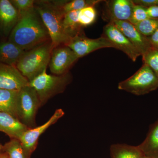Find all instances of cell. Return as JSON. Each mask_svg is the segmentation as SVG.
<instances>
[{"label":"cell","mask_w":158,"mask_h":158,"mask_svg":"<svg viewBox=\"0 0 158 158\" xmlns=\"http://www.w3.org/2000/svg\"><path fill=\"white\" fill-rule=\"evenodd\" d=\"M8 40L24 51L51 40L47 29L35 7L20 17Z\"/></svg>","instance_id":"obj_1"},{"label":"cell","mask_w":158,"mask_h":158,"mask_svg":"<svg viewBox=\"0 0 158 158\" xmlns=\"http://www.w3.org/2000/svg\"><path fill=\"white\" fill-rule=\"evenodd\" d=\"M64 1H35L36 9L48 31L53 49L64 44L68 40L62 29V20L65 13L62 6Z\"/></svg>","instance_id":"obj_2"},{"label":"cell","mask_w":158,"mask_h":158,"mask_svg":"<svg viewBox=\"0 0 158 158\" xmlns=\"http://www.w3.org/2000/svg\"><path fill=\"white\" fill-rule=\"evenodd\" d=\"M53 49L51 40L26 51L16 64V68L29 82L42 73L49 63Z\"/></svg>","instance_id":"obj_3"},{"label":"cell","mask_w":158,"mask_h":158,"mask_svg":"<svg viewBox=\"0 0 158 158\" xmlns=\"http://www.w3.org/2000/svg\"><path fill=\"white\" fill-rule=\"evenodd\" d=\"M118 88L138 96L144 95L158 89V79L152 69L143 63L134 75L119 82Z\"/></svg>","instance_id":"obj_4"},{"label":"cell","mask_w":158,"mask_h":158,"mask_svg":"<svg viewBox=\"0 0 158 158\" xmlns=\"http://www.w3.org/2000/svg\"><path fill=\"white\" fill-rule=\"evenodd\" d=\"M70 80L68 73L62 75H52L47 74L45 69L29 82V85L36 90L41 105L51 97L62 92Z\"/></svg>","instance_id":"obj_5"},{"label":"cell","mask_w":158,"mask_h":158,"mask_svg":"<svg viewBox=\"0 0 158 158\" xmlns=\"http://www.w3.org/2000/svg\"><path fill=\"white\" fill-rule=\"evenodd\" d=\"M40 105L37 92L30 85L19 90V119L29 128L35 124V116Z\"/></svg>","instance_id":"obj_6"},{"label":"cell","mask_w":158,"mask_h":158,"mask_svg":"<svg viewBox=\"0 0 158 158\" xmlns=\"http://www.w3.org/2000/svg\"><path fill=\"white\" fill-rule=\"evenodd\" d=\"M64 45L70 48L79 58L100 49L113 48L111 43L104 37L90 39L85 36L83 31L69 38Z\"/></svg>","instance_id":"obj_7"},{"label":"cell","mask_w":158,"mask_h":158,"mask_svg":"<svg viewBox=\"0 0 158 158\" xmlns=\"http://www.w3.org/2000/svg\"><path fill=\"white\" fill-rule=\"evenodd\" d=\"M102 36L111 43L113 48L123 52L133 62L141 56L135 46L113 23L109 22L104 26Z\"/></svg>","instance_id":"obj_8"},{"label":"cell","mask_w":158,"mask_h":158,"mask_svg":"<svg viewBox=\"0 0 158 158\" xmlns=\"http://www.w3.org/2000/svg\"><path fill=\"white\" fill-rule=\"evenodd\" d=\"M79 59L68 47L64 44L59 45L52 52L49 63L50 69L56 75L65 74Z\"/></svg>","instance_id":"obj_9"},{"label":"cell","mask_w":158,"mask_h":158,"mask_svg":"<svg viewBox=\"0 0 158 158\" xmlns=\"http://www.w3.org/2000/svg\"><path fill=\"white\" fill-rule=\"evenodd\" d=\"M64 115V111L62 109H58L45 123L34 128L29 129L23 134L19 140L29 155L31 156L36 149L40 136Z\"/></svg>","instance_id":"obj_10"},{"label":"cell","mask_w":158,"mask_h":158,"mask_svg":"<svg viewBox=\"0 0 158 158\" xmlns=\"http://www.w3.org/2000/svg\"><path fill=\"white\" fill-rule=\"evenodd\" d=\"M20 19L10 0H0V40H8Z\"/></svg>","instance_id":"obj_11"},{"label":"cell","mask_w":158,"mask_h":158,"mask_svg":"<svg viewBox=\"0 0 158 158\" xmlns=\"http://www.w3.org/2000/svg\"><path fill=\"white\" fill-rule=\"evenodd\" d=\"M28 85V80L15 66L0 62V88L20 90Z\"/></svg>","instance_id":"obj_12"},{"label":"cell","mask_w":158,"mask_h":158,"mask_svg":"<svg viewBox=\"0 0 158 158\" xmlns=\"http://www.w3.org/2000/svg\"><path fill=\"white\" fill-rule=\"evenodd\" d=\"M111 22L125 35L142 56L152 48L148 37L141 34L130 22L113 21Z\"/></svg>","instance_id":"obj_13"},{"label":"cell","mask_w":158,"mask_h":158,"mask_svg":"<svg viewBox=\"0 0 158 158\" xmlns=\"http://www.w3.org/2000/svg\"><path fill=\"white\" fill-rule=\"evenodd\" d=\"M105 16L110 20L130 21L135 4L132 0L106 1Z\"/></svg>","instance_id":"obj_14"},{"label":"cell","mask_w":158,"mask_h":158,"mask_svg":"<svg viewBox=\"0 0 158 158\" xmlns=\"http://www.w3.org/2000/svg\"><path fill=\"white\" fill-rule=\"evenodd\" d=\"M29 129L18 118L9 113L0 112V131L6 133L13 139L19 140Z\"/></svg>","instance_id":"obj_15"},{"label":"cell","mask_w":158,"mask_h":158,"mask_svg":"<svg viewBox=\"0 0 158 158\" xmlns=\"http://www.w3.org/2000/svg\"><path fill=\"white\" fill-rule=\"evenodd\" d=\"M19 90L0 88V112L9 113L19 119Z\"/></svg>","instance_id":"obj_16"},{"label":"cell","mask_w":158,"mask_h":158,"mask_svg":"<svg viewBox=\"0 0 158 158\" xmlns=\"http://www.w3.org/2000/svg\"><path fill=\"white\" fill-rule=\"evenodd\" d=\"M25 52L8 40H0V62L16 67Z\"/></svg>","instance_id":"obj_17"},{"label":"cell","mask_w":158,"mask_h":158,"mask_svg":"<svg viewBox=\"0 0 158 158\" xmlns=\"http://www.w3.org/2000/svg\"><path fill=\"white\" fill-rule=\"evenodd\" d=\"M138 146L144 155L158 158V119L150 126L146 138Z\"/></svg>","instance_id":"obj_18"},{"label":"cell","mask_w":158,"mask_h":158,"mask_svg":"<svg viewBox=\"0 0 158 158\" xmlns=\"http://www.w3.org/2000/svg\"><path fill=\"white\" fill-rule=\"evenodd\" d=\"M111 158H141L143 155L138 146L126 144H114L110 148Z\"/></svg>","instance_id":"obj_19"},{"label":"cell","mask_w":158,"mask_h":158,"mask_svg":"<svg viewBox=\"0 0 158 158\" xmlns=\"http://www.w3.org/2000/svg\"><path fill=\"white\" fill-rule=\"evenodd\" d=\"M79 12V11H70L65 13L63 17L62 29L68 40L83 32L82 27L78 22Z\"/></svg>","instance_id":"obj_20"},{"label":"cell","mask_w":158,"mask_h":158,"mask_svg":"<svg viewBox=\"0 0 158 158\" xmlns=\"http://www.w3.org/2000/svg\"><path fill=\"white\" fill-rule=\"evenodd\" d=\"M4 153L9 158H31L19 139H12L3 147Z\"/></svg>","instance_id":"obj_21"},{"label":"cell","mask_w":158,"mask_h":158,"mask_svg":"<svg viewBox=\"0 0 158 158\" xmlns=\"http://www.w3.org/2000/svg\"><path fill=\"white\" fill-rule=\"evenodd\" d=\"M102 1L99 0H73L64 1L62 9L65 14L70 11H80L88 6H94Z\"/></svg>","instance_id":"obj_22"},{"label":"cell","mask_w":158,"mask_h":158,"mask_svg":"<svg viewBox=\"0 0 158 158\" xmlns=\"http://www.w3.org/2000/svg\"><path fill=\"white\" fill-rule=\"evenodd\" d=\"M97 11L94 6H88L79 11L78 22L82 27H88L96 20Z\"/></svg>","instance_id":"obj_23"},{"label":"cell","mask_w":158,"mask_h":158,"mask_svg":"<svg viewBox=\"0 0 158 158\" xmlns=\"http://www.w3.org/2000/svg\"><path fill=\"white\" fill-rule=\"evenodd\" d=\"M141 34L149 37L158 29V18H148L134 25Z\"/></svg>","instance_id":"obj_24"},{"label":"cell","mask_w":158,"mask_h":158,"mask_svg":"<svg viewBox=\"0 0 158 158\" xmlns=\"http://www.w3.org/2000/svg\"><path fill=\"white\" fill-rule=\"evenodd\" d=\"M142 57L143 63L152 69L158 79V50L152 48Z\"/></svg>","instance_id":"obj_25"},{"label":"cell","mask_w":158,"mask_h":158,"mask_svg":"<svg viewBox=\"0 0 158 158\" xmlns=\"http://www.w3.org/2000/svg\"><path fill=\"white\" fill-rule=\"evenodd\" d=\"M148 18H149V17L147 14V8L139 5H135L133 8L130 22L135 25Z\"/></svg>","instance_id":"obj_26"},{"label":"cell","mask_w":158,"mask_h":158,"mask_svg":"<svg viewBox=\"0 0 158 158\" xmlns=\"http://www.w3.org/2000/svg\"><path fill=\"white\" fill-rule=\"evenodd\" d=\"M15 8L18 11L20 17L34 7V0H10Z\"/></svg>","instance_id":"obj_27"},{"label":"cell","mask_w":158,"mask_h":158,"mask_svg":"<svg viewBox=\"0 0 158 158\" xmlns=\"http://www.w3.org/2000/svg\"><path fill=\"white\" fill-rule=\"evenodd\" d=\"M132 1L135 5H139L145 8L158 6V0H132Z\"/></svg>","instance_id":"obj_28"},{"label":"cell","mask_w":158,"mask_h":158,"mask_svg":"<svg viewBox=\"0 0 158 158\" xmlns=\"http://www.w3.org/2000/svg\"><path fill=\"white\" fill-rule=\"evenodd\" d=\"M148 38L152 48L158 50V29Z\"/></svg>","instance_id":"obj_29"},{"label":"cell","mask_w":158,"mask_h":158,"mask_svg":"<svg viewBox=\"0 0 158 158\" xmlns=\"http://www.w3.org/2000/svg\"><path fill=\"white\" fill-rule=\"evenodd\" d=\"M147 11L149 18H158V6L148 7Z\"/></svg>","instance_id":"obj_30"},{"label":"cell","mask_w":158,"mask_h":158,"mask_svg":"<svg viewBox=\"0 0 158 158\" xmlns=\"http://www.w3.org/2000/svg\"><path fill=\"white\" fill-rule=\"evenodd\" d=\"M0 158H9V157L6 153H2V155Z\"/></svg>","instance_id":"obj_31"},{"label":"cell","mask_w":158,"mask_h":158,"mask_svg":"<svg viewBox=\"0 0 158 158\" xmlns=\"http://www.w3.org/2000/svg\"><path fill=\"white\" fill-rule=\"evenodd\" d=\"M141 158H151L147 156H145L144 155H143L141 157Z\"/></svg>","instance_id":"obj_32"},{"label":"cell","mask_w":158,"mask_h":158,"mask_svg":"<svg viewBox=\"0 0 158 158\" xmlns=\"http://www.w3.org/2000/svg\"><path fill=\"white\" fill-rule=\"evenodd\" d=\"M1 155H2V153H0V157H1Z\"/></svg>","instance_id":"obj_33"}]
</instances>
